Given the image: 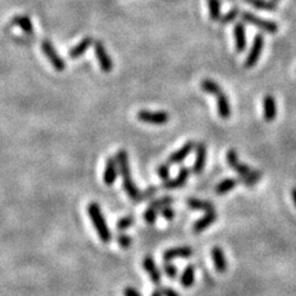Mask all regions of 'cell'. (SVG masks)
Returning <instances> with one entry per match:
<instances>
[{"mask_svg":"<svg viewBox=\"0 0 296 296\" xmlns=\"http://www.w3.org/2000/svg\"><path fill=\"white\" fill-rule=\"evenodd\" d=\"M115 159H116L117 169H119L120 174L122 177V184H124L125 191L127 192V195L133 201H142V192L136 187V184L132 180V175H131L127 152L125 149H120V151H117Z\"/></svg>","mask_w":296,"mask_h":296,"instance_id":"1","label":"cell"},{"mask_svg":"<svg viewBox=\"0 0 296 296\" xmlns=\"http://www.w3.org/2000/svg\"><path fill=\"white\" fill-rule=\"evenodd\" d=\"M226 161L227 164H229L236 173H238L239 182L246 184L247 187H253V185L257 184L260 180L262 171L253 170L250 166L241 163L238 158V153H237V151L233 149V148H231L226 153Z\"/></svg>","mask_w":296,"mask_h":296,"instance_id":"2","label":"cell"},{"mask_svg":"<svg viewBox=\"0 0 296 296\" xmlns=\"http://www.w3.org/2000/svg\"><path fill=\"white\" fill-rule=\"evenodd\" d=\"M88 215L90 217L93 226L98 233L100 241L104 243H109L111 241V231L107 226L106 221H105L104 215L102 212V209L96 203H90L88 205Z\"/></svg>","mask_w":296,"mask_h":296,"instance_id":"3","label":"cell"},{"mask_svg":"<svg viewBox=\"0 0 296 296\" xmlns=\"http://www.w3.org/2000/svg\"><path fill=\"white\" fill-rule=\"evenodd\" d=\"M241 19L243 20V22L251 23L253 26H257L258 29L267 32V34L274 35L276 34L279 30V25L276 22L259 18V16L250 13V11H243V13H241Z\"/></svg>","mask_w":296,"mask_h":296,"instance_id":"4","label":"cell"},{"mask_svg":"<svg viewBox=\"0 0 296 296\" xmlns=\"http://www.w3.org/2000/svg\"><path fill=\"white\" fill-rule=\"evenodd\" d=\"M263 47H264V37H263L262 34H257L254 36V40H253L250 53H248V56L246 57V61H244V67H246L247 69H251V68H253L257 64L260 56H262Z\"/></svg>","mask_w":296,"mask_h":296,"instance_id":"5","label":"cell"},{"mask_svg":"<svg viewBox=\"0 0 296 296\" xmlns=\"http://www.w3.org/2000/svg\"><path fill=\"white\" fill-rule=\"evenodd\" d=\"M42 52L44 53V56L47 57V60L49 61V63L53 65L57 72H63L65 69V63L63 61V58L56 51L55 46L52 44V42L48 41V40H44L41 43Z\"/></svg>","mask_w":296,"mask_h":296,"instance_id":"6","label":"cell"},{"mask_svg":"<svg viewBox=\"0 0 296 296\" xmlns=\"http://www.w3.org/2000/svg\"><path fill=\"white\" fill-rule=\"evenodd\" d=\"M94 52H95L96 58H98V62L100 68L104 73H110L114 68V63H112L111 57L107 53L106 48H105L104 43L102 41H96L94 42Z\"/></svg>","mask_w":296,"mask_h":296,"instance_id":"7","label":"cell"},{"mask_svg":"<svg viewBox=\"0 0 296 296\" xmlns=\"http://www.w3.org/2000/svg\"><path fill=\"white\" fill-rule=\"evenodd\" d=\"M137 119L145 124L151 125H164L169 121V114L164 111H149V110H141L137 112Z\"/></svg>","mask_w":296,"mask_h":296,"instance_id":"8","label":"cell"},{"mask_svg":"<svg viewBox=\"0 0 296 296\" xmlns=\"http://www.w3.org/2000/svg\"><path fill=\"white\" fill-rule=\"evenodd\" d=\"M195 161L192 166V171L195 174H201L205 169L206 158H208V148L205 143L199 142L195 143Z\"/></svg>","mask_w":296,"mask_h":296,"instance_id":"9","label":"cell"},{"mask_svg":"<svg viewBox=\"0 0 296 296\" xmlns=\"http://www.w3.org/2000/svg\"><path fill=\"white\" fill-rule=\"evenodd\" d=\"M278 115L276 100L272 94H267L263 98V116L267 122H273Z\"/></svg>","mask_w":296,"mask_h":296,"instance_id":"10","label":"cell"},{"mask_svg":"<svg viewBox=\"0 0 296 296\" xmlns=\"http://www.w3.org/2000/svg\"><path fill=\"white\" fill-rule=\"evenodd\" d=\"M189 175H190V170L187 168V167H184V168L180 169L177 177L173 178V179H168L166 180V182H163L162 188L166 190L179 189V188L184 187V185L187 184L188 179H189Z\"/></svg>","mask_w":296,"mask_h":296,"instance_id":"11","label":"cell"},{"mask_svg":"<svg viewBox=\"0 0 296 296\" xmlns=\"http://www.w3.org/2000/svg\"><path fill=\"white\" fill-rule=\"evenodd\" d=\"M192 250L188 246L182 247H174L170 250H167L163 253L164 262H170L174 259H185V258H190L192 255Z\"/></svg>","mask_w":296,"mask_h":296,"instance_id":"12","label":"cell"},{"mask_svg":"<svg viewBox=\"0 0 296 296\" xmlns=\"http://www.w3.org/2000/svg\"><path fill=\"white\" fill-rule=\"evenodd\" d=\"M234 35V46L236 51L238 53H243L247 48V37H246V29H244V23L242 21L234 23L233 27Z\"/></svg>","mask_w":296,"mask_h":296,"instance_id":"13","label":"cell"},{"mask_svg":"<svg viewBox=\"0 0 296 296\" xmlns=\"http://www.w3.org/2000/svg\"><path fill=\"white\" fill-rule=\"evenodd\" d=\"M194 148H195V142L189 141V142L185 143L182 148H179L178 151L173 152V153L169 156L168 162H167V163H169V164L182 163V162H184L185 159H187V157L189 156L192 151H194Z\"/></svg>","mask_w":296,"mask_h":296,"instance_id":"14","label":"cell"},{"mask_svg":"<svg viewBox=\"0 0 296 296\" xmlns=\"http://www.w3.org/2000/svg\"><path fill=\"white\" fill-rule=\"evenodd\" d=\"M217 217L218 216L217 213L215 212V210L209 211V212H206L203 217L199 218L197 221H195L194 225H192V231H194L195 233H201V232H204L205 230H208L209 227L217 220Z\"/></svg>","mask_w":296,"mask_h":296,"instance_id":"15","label":"cell"},{"mask_svg":"<svg viewBox=\"0 0 296 296\" xmlns=\"http://www.w3.org/2000/svg\"><path fill=\"white\" fill-rule=\"evenodd\" d=\"M142 265H143V269L147 272L149 278H151V280L153 281L154 284H157V285L161 284L162 274L161 272H159L158 267L156 265V262L153 260V258L149 257V255H146L145 259H143L142 262Z\"/></svg>","mask_w":296,"mask_h":296,"instance_id":"16","label":"cell"},{"mask_svg":"<svg viewBox=\"0 0 296 296\" xmlns=\"http://www.w3.org/2000/svg\"><path fill=\"white\" fill-rule=\"evenodd\" d=\"M211 257H212L215 269L217 270L218 273H225L227 268H229V262H227L224 251L221 250L220 247H213L211 250Z\"/></svg>","mask_w":296,"mask_h":296,"instance_id":"17","label":"cell"},{"mask_svg":"<svg viewBox=\"0 0 296 296\" xmlns=\"http://www.w3.org/2000/svg\"><path fill=\"white\" fill-rule=\"evenodd\" d=\"M216 103H217V112L221 119L229 120L232 114L231 103H230L229 96L222 91V93L216 96Z\"/></svg>","mask_w":296,"mask_h":296,"instance_id":"18","label":"cell"},{"mask_svg":"<svg viewBox=\"0 0 296 296\" xmlns=\"http://www.w3.org/2000/svg\"><path fill=\"white\" fill-rule=\"evenodd\" d=\"M117 178V163L114 157H107L104 169V183L112 185Z\"/></svg>","mask_w":296,"mask_h":296,"instance_id":"19","label":"cell"},{"mask_svg":"<svg viewBox=\"0 0 296 296\" xmlns=\"http://www.w3.org/2000/svg\"><path fill=\"white\" fill-rule=\"evenodd\" d=\"M93 43V37H85L78 44H76V46L69 49V57L73 58V60L81 57V56H83L86 52V49H89V47Z\"/></svg>","mask_w":296,"mask_h":296,"instance_id":"20","label":"cell"},{"mask_svg":"<svg viewBox=\"0 0 296 296\" xmlns=\"http://www.w3.org/2000/svg\"><path fill=\"white\" fill-rule=\"evenodd\" d=\"M11 23L15 25V26L20 27L25 34L31 35L32 32H34V25H32L31 20H30V18H27V16L25 15L14 16L13 20H11Z\"/></svg>","mask_w":296,"mask_h":296,"instance_id":"21","label":"cell"},{"mask_svg":"<svg viewBox=\"0 0 296 296\" xmlns=\"http://www.w3.org/2000/svg\"><path fill=\"white\" fill-rule=\"evenodd\" d=\"M187 204L191 210L205 211V212L213 211L212 204L205 200H200V199H197V197H190V199H188L187 200Z\"/></svg>","mask_w":296,"mask_h":296,"instance_id":"22","label":"cell"},{"mask_svg":"<svg viewBox=\"0 0 296 296\" xmlns=\"http://www.w3.org/2000/svg\"><path fill=\"white\" fill-rule=\"evenodd\" d=\"M239 179H234V178H227V179H224L222 182H220L217 184V187L215 188L216 194L218 195H225L227 192L232 191L234 188L238 185Z\"/></svg>","mask_w":296,"mask_h":296,"instance_id":"23","label":"cell"},{"mask_svg":"<svg viewBox=\"0 0 296 296\" xmlns=\"http://www.w3.org/2000/svg\"><path fill=\"white\" fill-rule=\"evenodd\" d=\"M247 4L252 5L253 8L260 9L265 11H275L278 9V3L273 0H244Z\"/></svg>","mask_w":296,"mask_h":296,"instance_id":"24","label":"cell"},{"mask_svg":"<svg viewBox=\"0 0 296 296\" xmlns=\"http://www.w3.org/2000/svg\"><path fill=\"white\" fill-rule=\"evenodd\" d=\"M194 281H195V267L192 264H189L184 269L182 276H180V284L183 285V288L188 289V288H191Z\"/></svg>","mask_w":296,"mask_h":296,"instance_id":"25","label":"cell"},{"mask_svg":"<svg viewBox=\"0 0 296 296\" xmlns=\"http://www.w3.org/2000/svg\"><path fill=\"white\" fill-rule=\"evenodd\" d=\"M201 89H203V91H205V93L210 94V95H215L217 96L218 94L222 93V88H221L220 85H218L216 82L211 81V79H204L203 82H201L200 84Z\"/></svg>","mask_w":296,"mask_h":296,"instance_id":"26","label":"cell"},{"mask_svg":"<svg viewBox=\"0 0 296 296\" xmlns=\"http://www.w3.org/2000/svg\"><path fill=\"white\" fill-rule=\"evenodd\" d=\"M209 15L212 21H218L221 18V1L220 0H208Z\"/></svg>","mask_w":296,"mask_h":296,"instance_id":"27","label":"cell"},{"mask_svg":"<svg viewBox=\"0 0 296 296\" xmlns=\"http://www.w3.org/2000/svg\"><path fill=\"white\" fill-rule=\"evenodd\" d=\"M239 15H241V9L232 8L229 13L225 14L224 16H221L220 20H218V22H220L221 25H229V23L233 22V21L236 20Z\"/></svg>","mask_w":296,"mask_h":296,"instance_id":"28","label":"cell"},{"mask_svg":"<svg viewBox=\"0 0 296 296\" xmlns=\"http://www.w3.org/2000/svg\"><path fill=\"white\" fill-rule=\"evenodd\" d=\"M173 201H174V199L171 196H162L159 197V199H157V200L152 201L148 208L156 209V210H162V209L166 208V206H170L171 204H173Z\"/></svg>","mask_w":296,"mask_h":296,"instance_id":"29","label":"cell"},{"mask_svg":"<svg viewBox=\"0 0 296 296\" xmlns=\"http://www.w3.org/2000/svg\"><path fill=\"white\" fill-rule=\"evenodd\" d=\"M133 224H135V218L132 216H124L116 222V229L119 231H125L128 227L132 226Z\"/></svg>","mask_w":296,"mask_h":296,"instance_id":"30","label":"cell"},{"mask_svg":"<svg viewBox=\"0 0 296 296\" xmlns=\"http://www.w3.org/2000/svg\"><path fill=\"white\" fill-rule=\"evenodd\" d=\"M163 270H164V273L167 274V276H168L169 279H175L177 278L178 275V269L177 267H175L174 264H171L170 262H166L163 264Z\"/></svg>","mask_w":296,"mask_h":296,"instance_id":"31","label":"cell"},{"mask_svg":"<svg viewBox=\"0 0 296 296\" xmlns=\"http://www.w3.org/2000/svg\"><path fill=\"white\" fill-rule=\"evenodd\" d=\"M157 174L159 175V178H161L163 182H166V180L169 179V174H170V169H169V163H163V164H159L158 167H157Z\"/></svg>","mask_w":296,"mask_h":296,"instance_id":"32","label":"cell"},{"mask_svg":"<svg viewBox=\"0 0 296 296\" xmlns=\"http://www.w3.org/2000/svg\"><path fill=\"white\" fill-rule=\"evenodd\" d=\"M117 243H119L124 250H127L128 247L132 244V238L126 233H120L119 236H117Z\"/></svg>","mask_w":296,"mask_h":296,"instance_id":"33","label":"cell"},{"mask_svg":"<svg viewBox=\"0 0 296 296\" xmlns=\"http://www.w3.org/2000/svg\"><path fill=\"white\" fill-rule=\"evenodd\" d=\"M143 218L147 224H154L157 220V210L152 208H147V210L143 213Z\"/></svg>","mask_w":296,"mask_h":296,"instance_id":"34","label":"cell"},{"mask_svg":"<svg viewBox=\"0 0 296 296\" xmlns=\"http://www.w3.org/2000/svg\"><path fill=\"white\" fill-rule=\"evenodd\" d=\"M161 213H162V216H163L164 220H167V221H171V220H173V218H174V216H175L174 210H173V209H171L170 206H166V208L162 209Z\"/></svg>","mask_w":296,"mask_h":296,"instance_id":"35","label":"cell"},{"mask_svg":"<svg viewBox=\"0 0 296 296\" xmlns=\"http://www.w3.org/2000/svg\"><path fill=\"white\" fill-rule=\"evenodd\" d=\"M156 191H157V188L156 187H149L147 190H146V191L142 192V200L152 197L154 194H156Z\"/></svg>","mask_w":296,"mask_h":296,"instance_id":"36","label":"cell"},{"mask_svg":"<svg viewBox=\"0 0 296 296\" xmlns=\"http://www.w3.org/2000/svg\"><path fill=\"white\" fill-rule=\"evenodd\" d=\"M161 293H162V296H180L177 291L173 290V289H170V288H162Z\"/></svg>","mask_w":296,"mask_h":296,"instance_id":"37","label":"cell"},{"mask_svg":"<svg viewBox=\"0 0 296 296\" xmlns=\"http://www.w3.org/2000/svg\"><path fill=\"white\" fill-rule=\"evenodd\" d=\"M124 296H142V295H141L136 289L127 286V288H125V290H124Z\"/></svg>","mask_w":296,"mask_h":296,"instance_id":"38","label":"cell"},{"mask_svg":"<svg viewBox=\"0 0 296 296\" xmlns=\"http://www.w3.org/2000/svg\"><path fill=\"white\" fill-rule=\"evenodd\" d=\"M291 199H293L294 204H295L296 206V188H294V189L291 190Z\"/></svg>","mask_w":296,"mask_h":296,"instance_id":"39","label":"cell"},{"mask_svg":"<svg viewBox=\"0 0 296 296\" xmlns=\"http://www.w3.org/2000/svg\"><path fill=\"white\" fill-rule=\"evenodd\" d=\"M152 296H162L161 290H158V289H157V290H154L153 294H152Z\"/></svg>","mask_w":296,"mask_h":296,"instance_id":"40","label":"cell"},{"mask_svg":"<svg viewBox=\"0 0 296 296\" xmlns=\"http://www.w3.org/2000/svg\"><path fill=\"white\" fill-rule=\"evenodd\" d=\"M273 1H275V3H278V1H279V0H273Z\"/></svg>","mask_w":296,"mask_h":296,"instance_id":"41","label":"cell"}]
</instances>
